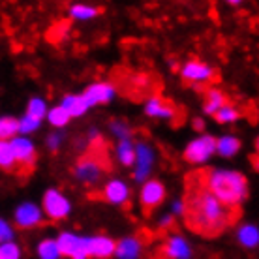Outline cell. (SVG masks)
<instances>
[{
    "instance_id": "836d02e7",
    "label": "cell",
    "mask_w": 259,
    "mask_h": 259,
    "mask_svg": "<svg viewBox=\"0 0 259 259\" xmlns=\"http://www.w3.org/2000/svg\"><path fill=\"white\" fill-rule=\"evenodd\" d=\"M194 128H195V130H203V128H205V124H203V120H199V118H195V120H194Z\"/></svg>"
},
{
    "instance_id": "ac0fdd59",
    "label": "cell",
    "mask_w": 259,
    "mask_h": 259,
    "mask_svg": "<svg viewBox=\"0 0 259 259\" xmlns=\"http://www.w3.org/2000/svg\"><path fill=\"white\" fill-rule=\"evenodd\" d=\"M0 169L6 173H15L17 171V163L13 158L10 141H0Z\"/></svg>"
},
{
    "instance_id": "5bb4252c",
    "label": "cell",
    "mask_w": 259,
    "mask_h": 259,
    "mask_svg": "<svg viewBox=\"0 0 259 259\" xmlns=\"http://www.w3.org/2000/svg\"><path fill=\"white\" fill-rule=\"evenodd\" d=\"M149 240L150 239H143L141 233H137V237L118 240L117 246H115V253H117L118 259H136Z\"/></svg>"
},
{
    "instance_id": "7c38bea8",
    "label": "cell",
    "mask_w": 259,
    "mask_h": 259,
    "mask_svg": "<svg viewBox=\"0 0 259 259\" xmlns=\"http://www.w3.org/2000/svg\"><path fill=\"white\" fill-rule=\"evenodd\" d=\"M190 255H192V250L188 242L179 235L169 237L165 244L160 248V259H188Z\"/></svg>"
},
{
    "instance_id": "8fae6325",
    "label": "cell",
    "mask_w": 259,
    "mask_h": 259,
    "mask_svg": "<svg viewBox=\"0 0 259 259\" xmlns=\"http://www.w3.org/2000/svg\"><path fill=\"white\" fill-rule=\"evenodd\" d=\"M15 226L19 229H38V227L46 226V220H44V214L36 205L32 203H25L21 205L17 210H15Z\"/></svg>"
},
{
    "instance_id": "6da1fadb",
    "label": "cell",
    "mask_w": 259,
    "mask_h": 259,
    "mask_svg": "<svg viewBox=\"0 0 259 259\" xmlns=\"http://www.w3.org/2000/svg\"><path fill=\"white\" fill-rule=\"evenodd\" d=\"M179 205L184 226L205 239L222 235L242 216V208L227 207L210 194L205 184V169H195L184 177V195Z\"/></svg>"
},
{
    "instance_id": "4dcf8cb0",
    "label": "cell",
    "mask_w": 259,
    "mask_h": 259,
    "mask_svg": "<svg viewBox=\"0 0 259 259\" xmlns=\"http://www.w3.org/2000/svg\"><path fill=\"white\" fill-rule=\"evenodd\" d=\"M38 126H39L38 120H32V118H28L26 115H25V118H23V120H19V132H25V134H30V132H34Z\"/></svg>"
},
{
    "instance_id": "603a6c76",
    "label": "cell",
    "mask_w": 259,
    "mask_h": 259,
    "mask_svg": "<svg viewBox=\"0 0 259 259\" xmlns=\"http://www.w3.org/2000/svg\"><path fill=\"white\" fill-rule=\"evenodd\" d=\"M117 154H118V160L124 163V165H132V163H136V149H134V145L132 141H120L117 149Z\"/></svg>"
},
{
    "instance_id": "7a4b0ae2",
    "label": "cell",
    "mask_w": 259,
    "mask_h": 259,
    "mask_svg": "<svg viewBox=\"0 0 259 259\" xmlns=\"http://www.w3.org/2000/svg\"><path fill=\"white\" fill-rule=\"evenodd\" d=\"M205 184L214 197L231 208H242L240 203L248 195V181L235 171H218L205 167Z\"/></svg>"
},
{
    "instance_id": "52a82bcc",
    "label": "cell",
    "mask_w": 259,
    "mask_h": 259,
    "mask_svg": "<svg viewBox=\"0 0 259 259\" xmlns=\"http://www.w3.org/2000/svg\"><path fill=\"white\" fill-rule=\"evenodd\" d=\"M94 199L100 201H107L111 205H118L122 208H130L132 207V195H130L128 186L120 181H111L107 182L102 192H98L96 195H91Z\"/></svg>"
},
{
    "instance_id": "30bf717a",
    "label": "cell",
    "mask_w": 259,
    "mask_h": 259,
    "mask_svg": "<svg viewBox=\"0 0 259 259\" xmlns=\"http://www.w3.org/2000/svg\"><path fill=\"white\" fill-rule=\"evenodd\" d=\"M165 199V188L160 181H147L143 184L141 190V208L145 216H150L154 212V208L158 205H162V201Z\"/></svg>"
},
{
    "instance_id": "83f0119b",
    "label": "cell",
    "mask_w": 259,
    "mask_h": 259,
    "mask_svg": "<svg viewBox=\"0 0 259 259\" xmlns=\"http://www.w3.org/2000/svg\"><path fill=\"white\" fill-rule=\"evenodd\" d=\"M49 120H51L53 126H57V128H62V126H66V124L70 122V115L66 113L62 107H55V109H51V113H49Z\"/></svg>"
},
{
    "instance_id": "ffe728a7",
    "label": "cell",
    "mask_w": 259,
    "mask_h": 259,
    "mask_svg": "<svg viewBox=\"0 0 259 259\" xmlns=\"http://www.w3.org/2000/svg\"><path fill=\"white\" fill-rule=\"evenodd\" d=\"M19 132V120L12 117H2L0 118V141H8L13 139Z\"/></svg>"
},
{
    "instance_id": "9a60e30c",
    "label": "cell",
    "mask_w": 259,
    "mask_h": 259,
    "mask_svg": "<svg viewBox=\"0 0 259 259\" xmlns=\"http://www.w3.org/2000/svg\"><path fill=\"white\" fill-rule=\"evenodd\" d=\"M115 246L117 242L109 237H92L89 239V257L107 259L115 253Z\"/></svg>"
},
{
    "instance_id": "d6a6232c",
    "label": "cell",
    "mask_w": 259,
    "mask_h": 259,
    "mask_svg": "<svg viewBox=\"0 0 259 259\" xmlns=\"http://www.w3.org/2000/svg\"><path fill=\"white\" fill-rule=\"evenodd\" d=\"M59 141H60L59 136H49V137H47V143H49V149H51V150H55L57 147H59Z\"/></svg>"
},
{
    "instance_id": "4fadbf2b",
    "label": "cell",
    "mask_w": 259,
    "mask_h": 259,
    "mask_svg": "<svg viewBox=\"0 0 259 259\" xmlns=\"http://www.w3.org/2000/svg\"><path fill=\"white\" fill-rule=\"evenodd\" d=\"M115 94V87L109 83H94L91 84L84 94H81L84 100V104L87 107H92V105H98V104H107L111 98Z\"/></svg>"
},
{
    "instance_id": "4316f807",
    "label": "cell",
    "mask_w": 259,
    "mask_h": 259,
    "mask_svg": "<svg viewBox=\"0 0 259 259\" xmlns=\"http://www.w3.org/2000/svg\"><path fill=\"white\" fill-rule=\"evenodd\" d=\"M104 12L102 8H92V6H73L71 8V17L75 19H92Z\"/></svg>"
},
{
    "instance_id": "9c48e42d",
    "label": "cell",
    "mask_w": 259,
    "mask_h": 259,
    "mask_svg": "<svg viewBox=\"0 0 259 259\" xmlns=\"http://www.w3.org/2000/svg\"><path fill=\"white\" fill-rule=\"evenodd\" d=\"M216 152V139L212 136H203L192 141L184 150V160L190 163H199L208 160Z\"/></svg>"
},
{
    "instance_id": "3957f363",
    "label": "cell",
    "mask_w": 259,
    "mask_h": 259,
    "mask_svg": "<svg viewBox=\"0 0 259 259\" xmlns=\"http://www.w3.org/2000/svg\"><path fill=\"white\" fill-rule=\"evenodd\" d=\"M10 147H12L13 158H15V163H17L15 173L21 179H28L34 173L36 163H38V152L34 149L32 141H28L25 137H13Z\"/></svg>"
},
{
    "instance_id": "d6986e66",
    "label": "cell",
    "mask_w": 259,
    "mask_h": 259,
    "mask_svg": "<svg viewBox=\"0 0 259 259\" xmlns=\"http://www.w3.org/2000/svg\"><path fill=\"white\" fill-rule=\"evenodd\" d=\"M60 107H62V109L70 115V118L71 117H79V115H83L84 111L89 109V107H87V104H84L83 96H66Z\"/></svg>"
},
{
    "instance_id": "8992f818",
    "label": "cell",
    "mask_w": 259,
    "mask_h": 259,
    "mask_svg": "<svg viewBox=\"0 0 259 259\" xmlns=\"http://www.w3.org/2000/svg\"><path fill=\"white\" fill-rule=\"evenodd\" d=\"M59 253L71 259H87L89 257V239L77 237L73 233H62L57 240Z\"/></svg>"
},
{
    "instance_id": "2e32d148",
    "label": "cell",
    "mask_w": 259,
    "mask_h": 259,
    "mask_svg": "<svg viewBox=\"0 0 259 259\" xmlns=\"http://www.w3.org/2000/svg\"><path fill=\"white\" fill-rule=\"evenodd\" d=\"M203 91V98H205V111H207L208 115H214L218 109H222L224 105L231 104L229 102V98L220 91V89H214V87H207V89H201Z\"/></svg>"
},
{
    "instance_id": "d4e9b609",
    "label": "cell",
    "mask_w": 259,
    "mask_h": 259,
    "mask_svg": "<svg viewBox=\"0 0 259 259\" xmlns=\"http://www.w3.org/2000/svg\"><path fill=\"white\" fill-rule=\"evenodd\" d=\"M44 115H46V104H44V100H39V98H32V100L28 102V107H26V117L41 122Z\"/></svg>"
},
{
    "instance_id": "e0dca14e",
    "label": "cell",
    "mask_w": 259,
    "mask_h": 259,
    "mask_svg": "<svg viewBox=\"0 0 259 259\" xmlns=\"http://www.w3.org/2000/svg\"><path fill=\"white\" fill-rule=\"evenodd\" d=\"M136 160H137V171H136V179L141 181L145 173L149 171L150 163H152V154L147 145H139L136 150Z\"/></svg>"
},
{
    "instance_id": "1f68e13d",
    "label": "cell",
    "mask_w": 259,
    "mask_h": 259,
    "mask_svg": "<svg viewBox=\"0 0 259 259\" xmlns=\"http://www.w3.org/2000/svg\"><path fill=\"white\" fill-rule=\"evenodd\" d=\"M12 233H13L12 227L8 226L4 220H0V244H4V242H10V239H12Z\"/></svg>"
},
{
    "instance_id": "484cf974",
    "label": "cell",
    "mask_w": 259,
    "mask_h": 259,
    "mask_svg": "<svg viewBox=\"0 0 259 259\" xmlns=\"http://www.w3.org/2000/svg\"><path fill=\"white\" fill-rule=\"evenodd\" d=\"M38 255L41 259H59L60 253H59V248H57V242L55 240H44V242H39L38 246Z\"/></svg>"
},
{
    "instance_id": "ba28073f",
    "label": "cell",
    "mask_w": 259,
    "mask_h": 259,
    "mask_svg": "<svg viewBox=\"0 0 259 259\" xmlns=\"http://www.w3.org/2000/svg\"><path fill=\"white\" fill-rule=\"evenodd\" d=\"M70 201L59 190H47L44 195V212L51 222H62L70 214Z\"/></svg>"
},
{
    "instance_id": "cb8c5ba5",
    "label": "cell",
    "mask_w": 259,
    "mask_h": 259,
    "mask_svg": "<svg viewBox=\"0 0 259 259\" xmlns=\"http://www.w3.org/2000/svg\"><path fill=\"white\" fill-rule=\"evenodd\" d=\"M239 240L244 244L246 248H253L257 246V240H259V231L255 226H244L239 231Z\"/></svg>"
},
{
    "instance_id": "f1b7e54d",
    "label": "cell",
    "mask_w": 259,
    "mask_h": 259,
    "mask_svg": "<svg viewBox=\"0 0 259 259\" xmlns=\"http://www.w3.org/2000/svg\"><path fill=\"white\" fill-rule=\"evenodd\" d=\"M19 255H21L19 246L13 244L12 240L0 244V259H19Z\"/></svg>"
},
{
    "instance_id": "5b68a950",
    "label": "cell",
    "mask_w": 259,
    "mask_h": 259,
    "mask_svg": "<svg viewBox=\"0 0 259 259\" xmlns=\"http://www.w3.org/2000/svg\"><path fill=\"white\" fill-rule=\"evenodd\" d=\"M145 111L150 117H167L173 120L175 124V118H179L177 122L182 124L184 122V111L179 107L177 104H173L171 100L162 96H150V100L145 105Z\"/></svg>"
},
{
    "instance_id": "277c9868",
    "label": "cell",
    "mask_w": 259,
    "mask_h": 259,
    "mask_svg": "<svg viewBox=\"0 0 259 259\" xmlns=\"http://www.w3.org/2000/svg\"><path fill=\"white\" fill-rule=\"evenodd\" d=\"M218 79H220V75L210 66L197 59L188 60L182 68V81H184V84H194L195 87V83H216Z\"/></svg>"
},
{
    "instance_id": "7402d4cb",
    "label": "cell",
    "mask_w": 259,
    "mask_h": 259,
    "mask_svg": "<svg viewBox=\"0 0 259 259\" xmlns=\"http://www.w3.org/2000/svg\"><path fill=\"white\" fill-rule=\"evenodd\" d=\"M212 117L216 118V122H220V124L235 122V120H237V118L240 117V111L237 109V107H235L233 104H227V105H224L222 109L216 111Z\"/></svg>"
},
{
    "instance_id": "44dd1931",
    "label": "cell",
    "mask_w": 259,
    "mask_h": 259,
    "mask_svg": "<svg viewBox=\"0 0 259 259\" xmlns=\"http://www.w3.org/2000/svg\"><path fill=\"white\" fill-rule=\"evenodd\" d=\"M240 149V141L235 139V137H222V139H216V150L220 152L222 156H233L235 152H239Z\"/></svg>"
},
{
    "instance_id": "f546056e",
    "label": "cell",
    "mask_w": 259,
    "mask_h": 259,
    "mask_svg": "<svg viewBox=\"0 0 259 259\" xmlns=\"http://www.w3.org/2000/svg\"><path fill=\"white\" fill-rule=\"evenodd\" d=\"M111 128H113V132L120 137V141H128L130 136H132V134H130V128L124 122H120V120H113V122H111Z\"/></svg>"
}]
</instances>
